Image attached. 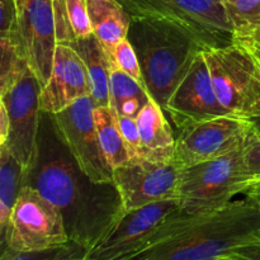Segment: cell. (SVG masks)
<instances>
[{
    "instance_id": "obj_1",
    "label": "cell",
    "mask_w": 260,
    "mask_h": 260,
    "mask_svg": "<svg viewBox=\"0 0 260 260\" xmlns=\"http://www.w3.org/2000/svg\"><path fill=\"white\" fill-rule=\"evenodd\" d=\"M27 185L58 208L70 243L89 253L107 238L123 216L113 183H95L79 168L53 126L51 114H41L37 156Z\"/></svg>"
},
{
    "instance_id": "obj_2",
    "label": "cell",
    "mask_w": 260,
    "mask_h": 260,
    "mask_svg": "<svg viewBox=\"0 0 260 260\" xmlns=\"http://www.w3.org/2000/svg\"><path fill=\"white\" fill-rule=\"evenodd\" d=\"M260 235V210L251 198L206 213L179 210L142 250L127 260H208L228 255Z\"/></svg>"
},
{
    "instance_id": "obj_3",
    "label": "cell",
    "mask_w": 260,
    "mask_h": 260,
    "mask_svg": "<svg viewBox=\"0 0 260 260\" xmlns=\"http://www.w3.org/2000/svg\"><path fill=\"white\" fill-rule=\"evenodd\" d=\"M127 38L139 57L147 93L165 112L203 47L180 28L159 20L131 19Z\"/></svg>"
},
{
    "instance_id": "obj_4",
    "label": "cell",
    "mask_w": 260,
    "mask_h": 260,
    "mask_svg": "<svg viewBox=\"0 0 260 260\" xmlns=\"http://www.w3.org/2000/svg\"><path fill=\"white\" fill-rule=\"evenodd\" d=\"M131 19L167 22L180 28L203 47L234 42L235 32L221 0H118Z\"/></svg>"
},
{
    "instance_id": "obj_5",
    "label": "cell",
    "mask_w": 260,
    "mask_h": 260,
    "mask_svg": "<svg viewBox=\"0 0 260 260\" xmlns=\"http://www.w3.org/2000/svg\"><path fill=\"white\" fill-rule=\"evenodd\" d=\"M251 182L244 147L226 156L183 168L178 194L180 210L190 215L212 212L233 202L240 193L245 194Z\"/></svg>"
},
{
    "instance_id": "obj_6",
    "label": "cell",
    "mask_w": 260,
    "mask_h": 260,
    "mask_svg": "<svg viewBox=\"0 0 260 260\" xmlns=\"http://www.w3.org/2000/svg\"><path fill=\"white\" fill-rule=\"evenodd\" d=\"M211 71L213 89L231 116L260 117V66L240 43L203 50Z\"/></svg>"
},
{
    "instance_id": "obj_7",
    "label": "cell",
    "mask_w": 260,
    "mask_h": 260,
    "mask_svg": "<svg viewBox=\"0 0 260 260\" xmlns=\"http://www.w3.org/2000/svg\"><path fill=\"white\" fill-rule=\"evenodd\" d=\"M70 243L63 217L36 188L20 190L2 233V246L18 251L43 250Z\"/></svg>"
},
{
    "instance_id": "obj_8",
    "label": "cell",
    "mask_w": 260,
    "mask_h": 260,
    "mask_svg": "<svg viewBox=\"0 0 260 260\" xmlns=\"http://www.w3.org/2000/svg\"><path fill=\"white\" fill-rule=\"evenodd\" d=\"M253 132V122L231 114L189 124L178 132L174 161L188 168L226 156L243 149Z\"/></svg>"
},
{
    "instance_id": "obj_9",
    "label": "cell",
    "mask_w": 260,
    "mask_h": 260,
    "mask_svg": "<svg viewBox=\"0 0 260 260\" xmlns=\"http://www.w3.org/2000/svg\"><path fill=\"white\" fill-rule=\"evenodd\" d=\"M90 96L80 99L65 111L51 114L61 141L81 170L95 183H113V169L99 142Z\"/></svg>"
},
{
    "instance_id": "obj_10",
    "label": "cell",
    "mask_w": 260,
    "mask_h": 260,
    "mask_svg": "<svg viewBox=\"0 0 260 260\" xmlns=\"http://www.w3.org/2000/svg\"><path fill=\"white\" fill-rule=\"evenodd\" d=\"M183 168L178 162L140 159L113 170V184L124 213L162 201L178 200Z\"/></svg>"
},
{
    "instance_id": "obj_11",
    "label": "cell",
    "mask_w": 260,
    "mask_h": 260,
    "mask_svg": "<svg viewBox=\"0 0 260 260\" xmlns=\"http://www.w3.org/2000/svg\"><path fill=\"white\" fill-rule=\"evenodd\" d=\"M41 86L29 70L10 90L0 95L9 117V137L5 145L13 156L29 172L35 164L38 147L41 111Z\"/></svg>"
},
{
    "instance_id": "obj_12",
    "label": "cell",
    "mask_w": 260,
    "mask_h": 260,
    "mask_svg": "<svg viewBox=\"0 0 260 260\" xmlns=\"http://www.w3.org/2000/svg\"><path fill=\"white\" fill-rule=\"evenodd\" d=\"M165 113L178 129L230 114L216 95L203 51L196 57L192 68L168 101Z\"/></svg>"
},
{
    "instance_id": "obj_13",
    "label": "cell",
    "mask_w": 260,
    "mask_h": 260,
    "mask_svg": "<svg viewBox=\"0 0 260 260\" xmlns=\"http://www.w3.org/2000/svg\"><path fill=\"white\" fill-rule=\"evenodd\" d=\"M19 28L29 69L42 89L50 79L57 47L52 0H28Z\"/></svg>"
},
{
    "instance_id": "obj_14",
    "label": "cell",
    "mask_w": 260,
    "mask_h": 260,
    "mask_svg": "<svg viewBox=\"0 0 260 260\" xmlns=\"http://www.w3.org/2000/svg\"><path fill=\"white\" fill-rule=\"evenodd\" d=\"M85 96H90L85 63L73 46L60 43L56 47L50 79L41 89V111L48 114L58 113Z\"/></svg>"
},
{
    "instance_id": "obj_15",
    "label": "cell",
    "mask_w": 260,
    "mask_h": 260,
    "mask_svg": "<svg viewBox=\"0 0 260 260\" xmlns=\"http://www.w3.org/2000/svg\"><path fill=\"white\" fill-rule=\"evenodd\" d=\"M141 137L142 159L155 162L174 161V135L165 112L154 99H150L136 117Z\"/></svg>"
},
{
    "instance_id": "obj_16",
    "label": "cell",
    "mask_w": 260,
    "mask_h": 260,
    "mask_svg": "<svg viewBox=\"0 0 260 260\" xmlns=\"http://www.w3.org/2000/svg\"><path fill=\"white\" fill-rule=\"evenodd\" d=\"M93 35L108 55L114 46L127 38L131 17L118 0H88Z\"/></svg>"
},
{
    "instance_id": "obj_17",
    "label": "cell",
    "mask_w": 260,
    "mask_h": 260,
    "mask_svg": "<svg viewBox=\"0 0 260 260\" xmlns=\"http://www.w3.org/2000/svg\"><path fill=\"white\" fill-rule=\"evenodd\" d=\"M86 66L90 84V98L95 107H111L109 99V61L101 43L91 35L71 43Z\"/></svg>"
},
{
    "instance_id": "obj_18",
    "label": "cell",
    "mask_w": 260,
    "mask_h": 260,
    "mask_svg": "<svg viewBox=\"0 0 260 260\" xmlns=\"http://www.w3.org/2000/svg\"><path fill=\"white\" fill-rule=\"evenodd\" d=\"M109 99L118 116L136 118L151 96L142 84L109 63Z\"/></svg>"
},
{
    "instance_id": "obj_19",
    "label": "cell",
    "mask_w": 260,
    "mask_h": 260,
    "mask_svg": "<svg viewBox=\"0 0 260 260\" xmlns=\"http://www.w3.org/2000/svg\"><path fill=\"white\" fill-rule=\"evenodd\" d=\"M94 121L99 142L112 169L128 164L129 154L118 124V114L112 107H95Z\"/></svg>"
},
{
    "instance_id": "obj_20",
    "label": "cell",
    "mask_w": 260,
    "mask_h": 260,
    "mask_svg": "<svg viewBox=\"0 0 260 260\" xmlns=\"http://www.w3.org/2000/svg\"><path fill=\"white\" fill-rule=\"evenodd\" d=\"M27 177L28 170L13 156L7 145L0 146V233L7 226L20 190L27 185Z\"/></svg>"
},
{
    "instance_id": "obj_21",
    "label": "cell",
    "mask_w": 260,
    "mask_h": 260,
    "mask_svg": "<svg viewBox=\"0 0 260 260\" xmlns=\"http://www.w3.org/2000/svg\"><path fill=\"white\" fill-rule=\"evenodd\" d=\"M0 95L13 88L29 70L27 53L20 33L0 37Z\"/></svg>"
},
{
    "instance_id": "obj_22",
    "label": "cell",
    "mask_w": 260,
    "mask_h": 260,
    "mask_svg": "<svg viewBox=\"0 0 260 260\" xmlns=\"http://www.w3.org/2000/svg\"><path fill=\"white\" fill-rule=\"evenodd\" d=\"M235 36L260 28V0H221Z\"/></svg>"
},
{
    "instance_id": "obj_23",
    "label": "cell",
    "mask_w": 260,
    "mask_h": 260,
    "mask_svg": "<svg viewBox=\"0 0 260 260\" xmlns=\"http://www.w3.org/2000/svg\"><path fill=\"white\" fill-rule=\"evenodd\" d=\"M107 57H108L111 65L126 73L127 75L134 78L135 80L139 81L140 84L145 86L139 57H137L136 51H135L134 46L129 42L128 38H124L121 42L117 43L113 50L107 55Z\"/></svg>"
},
{
    "instance_id": "obj_24",
    "label": "cell",
    "mask_w": 260,
    "mask_h": 260,
    "mask_svg": "<svg viewBox=\"0 0 260 260\" xmlns=\"http://www.w3.org/2000/svg\"><path fill=\"white\" fill-rule=\"evenodd\" d=\"M66 12L75 41L93 35V25L88 10V0H66Z\"/></svg>"
},
{
    "instance_id": "obj_25",
    "label": "cell",
    "mask_w": 260,
    "mask_h": 260,
    "mask_svg": "<svg viewBox=\"0 0 260 260\" xmlns=\"http://www.w3.org/2000/svg\"><path fill=\"white\" fill-rule=\"evenodd\" d=\"M118 124L123 136L124 144L129 154V161H136L142 159L141 137H140L139 126L135 117L118 116Z\"/></svg>"
},
{
    "instance_id": "obj_26",
    "label": "cell",
    "mask_w": 260,
    "mask_h": 260,
    "mask_svg": "<svg viewBox=\"0 0 260 260\" xmlns=\"http://www.w3.org/2000/svg\"><path fill=\"white\" fill-rule=\"evenodd\" d=\"M73 243H69L68 245L58 246V248L43 249V250H33V251H18L2 246V256L0 260H56L68 253Z\"/></svg>"
},
{
    "instance_id": "obj_27",
    "label": "cell",
    "mask_w": 260,
    "mask_h": 260,
    "mask_svg": "<svg viewBox=\"0 0 260 260\" xmlns=\"http://www.w3.org/2000/svg\"><path fill=\"white\" fill-rule=\"evenodd\" d=\"M20 33L15 0H0V37Z\"/></svg>"
},
{
    "instance_id": "obj_28",
    "label": "cell",
    "mask_w": 260,
    "mask_h": 260,
    "mask_svg": "<svg viewBox=\"0 0 260 260\" xmlns=\"http://www.w3.org/2000/svg\"><path fill=\"white\" fill-rule=\"evenodd\" d=\"M244 160L253 180L260 178V134L254 129L244 145Z\"/></svg>"
},
{
    "instance_id": "obj_29",
    "label": "cell",
    "mask_w": 260,
    "mask_h": 260,
    "mask_svg": "<svg viewBox=\"0 0 260 260\" xmlns=\"http://www.w3.org/2000/svg\"><path fill=\"white\" fill-rule=\"evenodd\" d=\"M234 41L244 46L260 66V32L254 30V32L248 33V35L235 36Z\"/></svg>"
},
{
    "instance_id": "obj_30",
    "label": "cell",
    "mask_w": 260,
    "mask_h": 260,
    "mask_svg": "<svg viewBox=\"0 0 260 260\" xmlns=\"http://www.w3.org/2000/svg\"><path fill=\"white\" fill-rule=\"evenodd\" d=\"M228 255L240 260H260V235L251 243L231 250Z\"/></svg>"
},
{
    "instance_id": "obj_31",
    "label": "cell",
    "mask_w": 260,
    "mask_h": 260,
    "mask_svg": "<svg viewBox=\"0 0 260 260\" xmlns=\"http://www.w3.org/2000/svg\"><path fill=\"white\" fill-rule=\"evenodd\" d=\"M9 117H8V112L5 109V106L0 103V146L5 145L8 142V137H9Z\"/></svg>"
},
{
    "instance_id": "obj_32",
    "label": "cell",
    "mask_w": 260,
    "mask_h": 260,
    "mask_svg": "<svg viewBox=\"0 0 260 260\" xmlns=\"http://www.w3.org/2000/svg\"><path fill=\"white\" fill-rule=\"evenodd\" d=\"M84 255H85V251H84L80 246H78L76 244L73 243V246L70 248V250L56 260H79Z\"/></svg>"
},
{
    "instance_id": "obj_33",
    "label": "cell",
    "mask_w": 260,
    "mask_h": 260,
    "mask_svg": "<svg viewBox=\"0 0 260 260\" xmlns=\"http://www.w3.org/2000/svg\"><path fill=\"white\" fill-rule=\"evenodd\" d=\"M251 193H260V178L251 182V184L249 185L248 190H246L245 194H251Z\"/></svg>"
},
{
    "instance_id": "obj_34",
    "label": "cell",
    "mask_w": 260,
    "mask_h": 260,
    "mask_svg": "<svg viewBox=\"0 0 260 260\" xmlns=\"http://www.w3.org/2000/svg\"><path fill=\"white\" fill-rule=\"evenodd\" d=\"M28 0H15V5H17V12H18V17L20 18L22 15L23 10H24L25 4H27Z\"/></svg>"
},
{
    "instance_id": "obj_35",
    "label": "cell",
    "mask_w": 260,
    "mask_h": 260,
    "mask_svg": "<svg viewBox=\"0 0 260 260\" xmlns=\"http://www.w3.org/2000/svg\"><path fill=\"white\" fill-rule=\"evenodd\" d=\"M246 197L251 198V200H253L254 202H255V205L258 206L259 210H260V193H251V194H248V196H246Z\"/></svg>"
},
{
    "instance_id": "obj_36",
    "label": "cell",
    "mask_w": 260,
    "mask_h": 260,
    "mask_svg": "<svg viewBox=\"0 0 260 260\" xmlns=\"http://www.w3.org/2000/svg\"><path fill=\"white\" fill-rule=\"evenodd\" d=\"M208 260H240V259H236L231 255H222V256H217V258H212Z\"/></svg>"
},
{
    "instance_id": "obj_37",
    "label": "cell",
    "mask_w": 260,
    "mask_h": 260,
    "mask_svg": "<svg viewBox=\"0 0 260 260\" xmlns=\"http://www.w3.org/2000/svg\"><path fill=\"white\" fill-rule=\"evenodd\" d=\"M253 126H254V129H255L256 132H259L260 134V117L259 118H255V119H253Z\"/></svg>"
},
{
    "instance_id": "obj_38",
    "label": "cell",
    "mask_w": 260,
    "mask_h": 260,
    "mask_svg": "<svg viewBox=\"0 0 260 260\" xmlns=\"http://www.w3.org/2000/svg\"><path fill=\"white\" fill-rule=\"evenodd\" d=\"M256 30H258V32H260V28H259V29H256Z\"/></svg>"
}]
</instances>
